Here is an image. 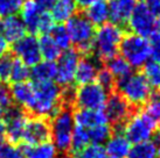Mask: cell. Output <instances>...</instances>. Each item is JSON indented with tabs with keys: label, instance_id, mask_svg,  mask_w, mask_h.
Returning <instances> with one entry per match:
<instances>
[{
	"label": "cell",
	"instance_id": "74e56055",
	"mask_svg": "<svg viewBox=\"0 0 160 158\" xmlns=\"http://www.w3.org/2000/svg\"><path fill=\"white\" fill-rule=\"evenodd\" d=\"M13 105V101L11 98V93H9V88L6 86L5 83L0 81V107L1 108H8L9 106Z\"/></svg>",
	"mask_w": 160,
	"mask_h": 158
},
{
	"label": "cell",
	"instance_id": "b9f144b4",
	"mask_svg": "<svg viewBox=\"0 0 160 158\" xmlns=\"http://www.w3.org/2000/svg\"><path fill=\"white\" fill-rule=\"evenodd\" d=\"M76 2V5H77V7L78 8H88L89 6H91L92 4H95V2H97L98 0H74Z\"/></svg>",
	"mask_w": 160,
	"mask_h": 158
},
{
	"label": "cell",
	"instance_id": "681fc988",
	"mask_svg": "<svg viewBox=\"0 0 160 158\" xmlns=\"http://www.w3.org/2000/svg\"><path fill=\"white\" fill-rule=\"evenodd\" d=\"M109 1H111V0H109Z\"/></svg>",
	"mask_w": 160,
	"mask_h": 158
},
{
	"label": "cell",
	"instance_id": "44dd1931",
	"mask_svg": "<svg viewBox=\"0 0 160 158\" xmlns=\"http://www.w3.org/2000/svg\"><path fill=\"white\" fill-rule=\"evenodd\" d=\"M77 5L74 0H55L49 13L52 14L56 23H66L74 15L77 14Z\"/></svg>",
	"mask_w": 160,
	"mask_h": 158
},
{
	"label": "cell",
	"instance_id": "277c9868",
	"mask_svg": "<svg viewBox=\"0 0 160 158\" xmlns=\"http://www.w3.org/2000/svg\"><path fill=\"white\" fill-rule=\"evenodd\" d=\"M72 106L63 104L56 114L50 121V132L52 140L58 151L67 156L69 154L74 129V118H72Z\"/></svg>",
	"mask_w": 160,
	"mask_h": 158
},
{
	"label": "cell",
	"instance_id": "7402d4cb",
	"mask_svg": "<svg viewBox=\"0 0 160 158\" xmlns=\"http://www.w3.org/2000/svg\"><path fill=\"white\" fill-rule=\"evenodd\" d=\"M25 158H58V149L50 142L40 144H19Z\"/></svg>",
	"mask_w": 160,
	"mask_h": 158
},
{
	"label": "cell",
	"instance_id": "8992f818",
	"mask_svg": "<svg viewBox=\"0 0 160 158\" xmlns=\"http://www.w3.org/2000/svg\"><path fill=\"white\" fill-rule=\"evenodd\" d=\"M118 53L132 66V69H140L150 61L148 39L133 33L125 34L120 42Z\"/></svg>",
	"mask_w": 160,
	"mask_h": 158
},
{
	"label": "cell",
	"instance_id": "2e32d148",
	"mask_svg": "<svg viewBox=\"0 0 160 158\" xmlns=\"http://www.w3.org/2000/svg\"><path fill=\"white\" fill-rule=\"evenodd\" d=\"M98 70L99 65L96 57L84 56L83 58H80L75 73V83L77 85H84L96 81Z\"/></svg>",
	"mask_w": 160,
	"mask_h": 158
},
{
	"label": "cell",
	"instance_id": "c3c4849f",
	"mask_svg": "<svg viewBox=\"0 0 160 158\" xmlns=\"http://www.w3.org/2000/svg\"><path fill=\"white\" fill-rule=\"evenodd\" d=\"M158 95H159V99H160V93H159V94H158Z\"/></svg>",
	"mask_w": 160,
	"mask_h": 158
},
{
	"label": "cell",
	"instance_id": "ba28073f",
	"mask_svg": "<svg viewBox=\"0 0 160 158\" xmlns=\"http://www.w3.org/2000/svg\"><path fill=\"white\" fill-rule=\"evenodd\" d=\"M103 110L107 115L112 132H123L126 121L139 109L133 108L119 93L112 91L110 92V95H108Z\"/></svg>",
	"mask_w": 160,
	"mask_h": 158
},
{
	"label": "cell",
	"instance_id": "4fadbf2b",
	"mask_svg": "<svg viewBox=\"0 0 160 158\" xmlns=\"http://www.w3.org/2000/svg\"><path fill=\"white\" fill-rule=\"evenodd\" d=\"M13 55L29 67L42 61L39 48V39L34 34H26L12 45Z\"/></svg>",
	"mask_w": 160,
	"mask_h": 158
},
{
	"label": "cell",
	"instance_id": "603a6c76",
	"mask_svg": "<svg viewBox=\"0 0 160 158\" xmlns=\"http://www.w3.org/2000/svg\"><path fill=\"white\" fill-rule=\"evenodd\" d=\"M84 16L92 23L95 27H99L110 21L109 14V4L105 0H98L88 8H85Z\"/></svg>",
	"mask_w": 160,
	"mask_h": 158
},
{
	"label": "cell",
	"instance_id": "3957f363",
	"mask_svg": "<svg viewBox=\"0 0 160 158\" xmlns=\"http://www.w3.org/2000/svg\"><path fill=\"white\" fill-rule=\"evenodd\" d=\"M115 91L136 109H142L153 95L152 87L142 72H132L128 77L117 80Z\"/></svg>",
	"mask_w": 160,
	"mask_h": 158
},
{
	"label": "cell",
	"instance_id": "1f68e13d",
	"mask_svg": "<svg viewBox=\"0 0 160 158\" xmlns=\"http://www.w3.org/2000/svg\"><path fill=\"white\" fill-rule=\"evenodd\" d=\"M71 158H108L105 155V150L101 144H89L84 149L70 155Z\"/></svg>",
	"mask_w": 160,
	"mask_h": 158
},
{
	"label": "cell",
	"instance_id": "8fae6325",
	"mask_svg": "<svg viewBox=\"0 0 160 158\" xmlns=\"http://www.w3.org/2000/svg\"><path fill=\"white\" fill-rule=\"evenodd\" d=\"M80 53L76 49H68L62 51L56 63L55 83L62 88L70 87L75 81V73L77 64L80 62Z\"/></svg>",
	"mask_w": 160,
	"mask_h": 158
},
{
	"label": "cell",
	"instance_id": "f1b7e54d",
	"mask_svg": "<svg viewBox=\"0 0 160 158\" xmlns=\"http://www.w3.org/2000/svg\"><path fill=\"white\" fill-rule=\"evenodd\" d=\"M49 35L52 36L54 42L58 44V47L62 51L70 49L71 41H70V37H69V34H68L67 31V28H66L64 25H55V27L49 33Z\"/></svg>",
	"mask_w": 160,
	"mask_h": 158
},
{
	"label": "cell",
	"instance_id": "5b68a950",
	"mask_svg": "<svg viewBox=\"0 0 160 158\" xmlns=\"http://www.w3.org/2000/svg\"><path fill=\"white\" fill-rule=\"evenodd\" d=\"M66 28L70 37L71 44L76 47L80 55L91 56L93 51L92 41L96 27L82 14H76L66 22Z\"/></svg>",
	"mask_w": 160,
	"mask_h": 158
},
{
	"label": "cell",
	"instance_id": "7c38bea8",
	"mask_svg": "<svg viewBox=\"0 0 160 158\" xmlns=\"http://www.w3.org/2000/svg\"><path fill=\"white\" fill-rule=\"evenodd\" d=\"M50 137H52L50 118L28 115L26 123H25L22 138H21L20 144H40V143L48 142Z\"/></svg>",
	"mask_w": 160,
	"mask_h": 158
},
{
	"label": "cell",
	"instance_id": "83f0119b",
	"mask_svg": "<svg viewBox=\"0 0 160 158\" xmlns=\"http://www.w3.org/2000/svg\"><path fill=\"white\" fill-rule=\"evenodd\" d=\"M142 75L150 84V86L160 90V63L148 61L142 66Z\"/></svg>",
	"mask_w": 160,
	"mask_h": 158
},
{
	"label": "cell",
	"instance_id": "60d3db41",
	"mask_svg": "<svg viewBox=\"0 0 160 158\" xmlns=\"http://www.w3.org/2000/svg\"><path fill=\"white\" fill-rule=\"evenodd\" d=\"M8 49H9V43L5 40L4 36L0 34V57L8 53Z\"/></svg>",
	"mask_w": 160,
	"mask_h": 158
},
{
	"label": "cell",
	"instance_id": "52a82bcc",
	"mask_svg": "<svg viewBox=\"0 0 160 158\" xmlns=\"http://www.w3.org/2000/svg\"><path fill=\"white\" fill-rule=\"evenodd\" d=\"M108 95L109 92L96 81L78 85L74 88L72 108L102 110L104 109Z\"/></svg>",
	"mask_w": 160,
	"mask_h": 158
},
{
	"label": "cell",
	"instance_id": "f35d334b",
	"mask_svg": "<svg viewBox=\"0 0 160 158\" xmlns=\"http://www.w3.org/2000/svg\"><path fill=\"white\" fill-rule=\"evenodd\" d=\"M144 4L154 16H160V0H144Z\"/></svg>",
	"mask_w": 160,
	"mask_h": 158
},
{
	"label": "cell",
	"instance_id": "4dcf8cb0",
	"mask_svg": "<svg viewBox=\"0 0 160 158\" xmlns=\"http://www.w3.org/2000/svg\"><path fill=\"white\" fill-rule=\"evenodd\" d=\"M88 132H89L90 143L102 144L103 142H105L110 137V135L112 134V129L111 126L107 123V124H99L91 129H88Z\"/></svg>",
	"mask_w": 160,
	"mask_h": 158
},
{
	"label": "cell",
	"instance_id": "bcb514c9",
	"mask_svg": "<svg viewBox=\"0 0 160 158\" xmlns=\"http://www.w3.org/2000/svg\"><path fill=\"white\" fill-rule=\"evenodd\" d=\"M4 112H5L4 108H1V107H0V118H2V115H4Z\"/></svg>",
	"mask_w": 160,
	"mask_h": 158
},
{
	"label": "cell",
	"instance_id": "6da1fadb",
	"mask_svg": "<svg viewBox=\"0 0 160 158\" xmlns=\"http://www.w3.org/2000/svg\"><path fill=\"white\" fill-rule=\"evenodd\" d=\"M34 84V101L28 115L52 118L62 107V87L54 80Z\"/></svg>",
	"mask_w": 160,
	"mask_h": 158
},
{
	"label": "cell",
	"instance_id": "f546056e",
	"mask_svg": "<svg viewBox=\"0 0 160 158\" xmlns=\"http://www.w3.org/2000/svg\"><path fill=\"white\" fill-rule=\"evenodd\" d=\"M29 78H31V69H29V66L26 65L20 59H14L12 70H11L9 81L12 84L21 83V81L28 80Z\"/></svg>",
	"mask_w": 160,
	"mask_h": 158
},
{
	"label": "cell",
	"instance_id": "9a60e30c",
	"mask_svg": "<svg viewBox=\"0 0 160 158\" xmlns=\"http://www.w3.org/2000/svg\"><path fill=\"white\" fill-rule=\"evenodd\" d=\"M72 118L74 124L81 126L85 129L99 126V124H107L109 123L108 118L104 110H91V109H82V108H74L72 109Z\"/></svg>",
	"mask_w": 160,
	"mask_h": 158
},
{
	"label": "cell",
	"instance_id": "d6986e66",
	"mask_svg": "<svg viewBox=\"0 0 160 158\" xmlns=\"http://www.w3.org/2000/svg\"><path fill=\"white\" fill-rule=\"evenodd\" d=\"M27 29L19 15H12L2 19L0 34L4 36L8 43L13 44L26 35Z\"/></svg>",
	"mask_w": 160,
	"mask_h": 158
},
{
	"label": "cell",
	"instance_id": "ffe728a7",
	"mask_svg": "<svg viewBox=\"0 0 160 158\" xmlns=\"http://www.w3.org/2000/svg\"><path fill=\"white\" fill-rule=\"evenodd\" d=\"M19 13L26 29L31 34L35 35L38 33V26H39L40 19L42 14L45 13V11H41L33 0H25Z\"/></svg>",
	"mask_w": 160,
	"mask_h": 158
},
{
	"label": "cell",
	"instance_id": "ab89813d",
	"mask_svg": "<svg viewBox=\"0 0 160 158\" xmlns=\"http://www.w3.org/2000/svg\"><path fill=\"white\" fill-rule=\"evenodd\" d=\"M33 1L41 11H45V12H50V9L55 2V0H33Z\"/></svg>",
	"mask_w": 160,
	"mask_h": 158
},
{
	"label": "cell",
	"instance_id": "d6a6232c",
	"mask_svg": "<svg viewBox=\"0 0 160 158\" xmlns=\"http://www.w3.org/2000/svg\"><path fill=\"white\" fill-rule=\"evenodd\" d=\"M25 0H0V19L18 15Z\"/></svg>",
	"mask_w": 160,
	"mask_h": 158
},
{
	"label": "cell",
	"instance_id": "9c48e42d",
	"mask_svg": "<svg viewBox=\"0 0 160 158\" xmlns=\"http://www.w3.org/2000/svg\"><path fill=\"white\" fill-rule=\"evenodd\" d=\"M157 126L156 121L145 110L142 112L139 109L126 121L123 132L130 143L137 144L150 140L156 132Z\"/></svg>",
	"mask_w": 160,
	"mask_h": 158
},
{
	"label": "cell",
	"instance_id": "836d02e7",
	"mask_svg": "<svg viewBox=\"0 0 160 158\" xmlns=\"http://www.w3.org/2000/svg\"><path fill=\"white\" fill-rule=\"evenodd\" d=\"M96 83L99 84L103 88H105L108 92H112V91H115L117 80L111 75V72L104 66V67H99V70H98Z\"/></svg>",
	"mask_w": 160,
	"mask_h": 158
},
{
	"label": "cell",
	"instance_id": "d590c367",
	"mask_svg": "<svg viewBox=\"0 0 160 158\" xmlns=\"http://www.w3.org/2000/svg\"><path fill=\"white\" fill-rule=\"evenodd\" d=\"M145 112L150 115L156 123L159 126L160 124V99L158 94H153L151 99L148 100L146 105H145Z\"/></svg>",
	"mask_w": 160,
	"mask_h": 158
},
{
	"label": "cell",
	"instance_id": "8d00e7d4",
	"mask_svg": "<svg viewBox=\"0 0 160 158\" xmlns=\"http://www.w3.org/2000/svg\"><path fill=\"white\" fill-rule=\"evenodd\" d=\"M150 42V59L157 63H160V34L154 33L148 39Z\"/></svg>",
	"mask_w": 160,
	"mask_h": 158
},
{
	"label": "cell",
	"instance_id": "484cf974",
	"mask_svg": "<svg viewBox=\"0 0 160 158\" xmlns=\"http://www.w3.org/2000/svg\"><path fill=\"white\" fill-rule=\"evenodd\" d=\"M107 63L108 70L111 72V75L115 77L116 80H120V79L125 78L132 73V66L130 65L128 62L125 61L122 56H115L111 59L105 62Z\"/></svg>",
	"mask_w": 160,
	"mask_h": 158
},
{
	"label": "cell",
	"instance_id": "f6af8a7d",
	"mask_svg": "<svg viewBox=\"0 0 160 158\" xmlns=\"http://www.w3.org/2000/svg\"><path fill=\"white\" fill-rule=\"evenodd\" d=\"M157 33L160 34V16L157 18Z\"/></svg>",
	"mask_w": 160,
	"mask_h": 158
},
{
	"label": "cell",
	"instance_id": "ee69618b",
	"mask_svg": "<svg viewBox=\"0 0 160 158\" xmlns=\"http://www.w3.org/2000/svg\"><path fill=\"white\" fill-rule=\"evenodd\" d=\"M151 142L154 144V146H156V149L158 150L159 156H160V129H159V130H156V132H153Z\"/></svg>",
	"mask_w": 160,
	"mask_h": 158
},
{
	"label": "cell",
	"instance_id": "d4e9b609",
	"mask_svg": "<svg viewBox=\"0 0 160 158\" xmlns=\"http://www.w3.org/2000/svg\"><path fill=\"white\" fill-rule=\"evenodd\" d=\"M39 39V48H40L41 57L43 61L56 62L60 55L62 53V50L58 48V44L54 42L52 36L49 34L41 35Z\"/></svg>",
	"mask_w": 160,
	"mask_h": 158
},
{
	"label": "cell",
	"instance_id": "e0dca14e",
	"mask_svg": "<svg viewBox=\"0 0 160 158\" xmlns=\"http://www.w3.org/2000/svg\"><path fill=\"white\" fill-rule=\"evenodd\" d=\"M136 5L137 0H111L109 2L110 22L118 26L126 23Z\"/></svg>",
	"mask_w": 160,
	"mask_h": 158
},
{
	"label": "cell",
	"instance_id": "ac0fdd59",
	"mask_svg": "<svg viewBox=\"0 0 160 158\" xmlns=\"http://www.w3.org/2000/svg\"><path fill=\"white\" fill-rule=\"evenodd\" d=\"M130 149L131 145L129 140L123 132H112L104 148L108 158H128Z\"/></svg>",
	"mask_w": 160,
	"mask_h": 158
},
{
	"label": "cell",
	"instance_id": "5bb4252c",
	"mask_svg": "<svg viewBox=\"0 0 160 158\" xmlns=\"http://www.w3.org/2000/svg\"><path fill=\"white\" fill-rule=\"evenodd\" d=\"M9 93L12 101L17 104L20 108H22L27 114L31 109L34 101V84L33 81H21L14 83L9 87Z\"/></svg>",
	"mask_w": 160,
	"mask_h": 158
},
{
	"label": "cell",
	"instance_id": "cb8c5ba5",
	"mask_svg": "<svg viewBox=\"0 0 160 158\" xmlns=\"http://www.w3.org/2000/svg\"><path fill=\"white\" fill-rule=\"evenodd\" d=\"M55 75H56V63L55 62L41 61L34 66H32L31 78L33 83L55 80Z\"/></svg>",
	"mask_w": 160,
	"mask_h": 158
},
{
	"label": "cell",
	"instance_id": "4316f807",
	"mask_svg": "<svg viewBox=\"0 0 160 158\" xmlns=\"http://www.w3.org/2000/svg\"><path fill=\"white\" fill-rule=\"evenodd\" d=\"M128 158H160V156L154 144L150 141H146L134 144L130 149Z\"/></svg>",
	"mask_w": 160,
	"mask_h": 158
},
{
	"label": "cell",
	"instance_id": "e575fe53",
	"mask_svg": "<svg viewBox=\"0 0 160 158\" xmlns=\"http://www.w3.org/2000/svg\"><path fill=\"white\" fill-rule=\"evenodd\" d=\"M14 58L6 53L4 56L0 57V81L1 83H8L9 77H11V70L13 65Z\"/></svg>",
	"mask_w": 160,
	"mask_h": 158
},
{
	"label": "cell",
	"instance_id": "7bdbcfd3",
	"mask_svg": "<svg viewBox=\"0 0 160 158\" xmlns=\"http://www.w3.org/2000/svg\"><path fill=\"white\" fill-rule=\"evenodd\" d=\"M6 132H7V124L4 118H0V141H6Z\"/></svg>",
	"mask_w": 160,
	"mask_h": 158
},
{
	"label": "cell",
	"instance_id": "7dc6e473",
	"mask_svg": "<svg viewBox=\"0 0 160 158\" xmlns=\"http://www.w3.org/2000/svg\"><path fill=\"white\" fill-rule=\"evenodd\" d=\"M0 29H1V19H0Z\"/></svg>",
	"mask_w": 160,
	"mask_h": 158
},
{
	"label": "cell",
	"instance_id": "7a4b0ae2",
	"mask_svg": "<svg viewBox=\"0 0 160 158\" xmlns=\"http://www.w3.org/2000/svg\"><path fill=\"white\" fill-rule=\"evenodd\" d=\"M125 33L122 26L107 22L96 28L92 47L95 57L98 61L107 62L118 55L119 45Z\"/></svg>",
	"mask_w": 160,
	"mask_h": 158
},
{
	"label": "cell",
	"instance_id": "30bf717a",
	"mask_svg": "<svg viewBox=\"0 0 160 158\" xmlns=\"http://www.w3.org/2000/svg\"><path fill=\"white\" fill-rule=\"evenodd\" d=\"M131 33L150 39L157 31V16L150 12L145 4H137L126 22Z\"/></svg>",
	"mask_w": 160,
	"mask_h": 158
}]
</instances>
